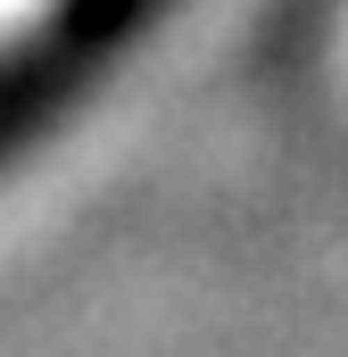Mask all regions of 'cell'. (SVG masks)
Wrapping results in <instances>:
<instances>
[{"label":"cell","instance_id":"obj_1","mask_svg":"<svg viewBox=\"0 0 348 357\" xmlns=\"http://www.w3.org/2000/svg\"><path fill=\"white\" fill-rule=\"evenodd\" d=\"M58 8H75V0H0V67H8L17 50H33Z\"/></svg>","mask_w":348,"mask_h":357}]
</instances>
